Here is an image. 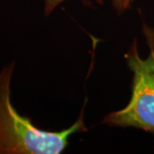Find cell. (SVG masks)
I'll return each mask as SVG.
<instances>
[{"label": "cell", "instance_id": "cell-1", "mask_svg": "<svg viewBox=\"0 0 154 154\" xmlns=\"http://www.w3.org/2000/svg\"><path fill=\"white\" fill-rule=\"evenodd\" d=\"M15 68L11 62L0 72V154H59L66 148L69 137L88 131L83 110L70 128L59 132L40 129L31 118L20 115L11 101V82Z\"/></svg>", "mask_w": 154, "mask_h": 154}, {"label": "cell", "instance_id": "cell-2", "mask_svg": "<svg viewBox=\"0 0 154 154\" xmlns=\"http://www.w3.org/2000/svg\"><path fill=\"white\" fill-rule=\"evenodd\" d=\"M142 33L150 50L148 57L142 59L139 56L136 38L124 56L133 73L131 99L125 108L105 116L102 123L134 127L154 134V28L143 22Z\"/></svg>", "mask_w": 154, "mask_h": 154}, {"label": "cell", "instance_id": "cell-3", "mask_svg": "<svg viewBox=\"0 0 154 154\" xmlns=\"http://www.w3.org/2000/svg\"><path fill=\"white\" fill-rule=\"evenodd\" d=\"M65 0H45V15L48 16L60 3ZM99 5H103V0H95Z\"/></svg>", "mask_w": 154, "mask_h": 154}, {"label": "cell", "instance_id": "cell-4", "mask_svg": "<svg viewBox=\"0 0 154 154\" xmlns=\"http://www.w3.org/2000/svg\"><path fill=\"white\" fill-rule=\"evenodd\" d=\"M133 0H113L112 5L113 7L118 14H121L122 12L126 11L127 9L132 4Z\"/></svg>", "mask_w": 154, "mask_h": 154}]
</instances>
